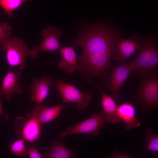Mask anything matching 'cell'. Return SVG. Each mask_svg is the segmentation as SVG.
<instances>
[{"instance_id": "3957f363", "label": "cell", "mask_w": 158, "mask_h": 158, "mask_svg": "<svg viewBox=\"0 0 158 158\" xmlns=\"http://www.w3.org/2000/svg\"><path fill=\"white\" fill-rule=\"evenodd\" d=\"M140 51L136 57L128 63L133 71L138 69L151 71L158 64V48L157 39L145 36L140 38Z\"/></svg>"}, {"instance_id": "8992f818", "label": "cell", "mask_w": 158, "mask_h": 158, "mask_svg": "<svg viewBox=\"0 0 158 158\" xmlns=\"http://www.w3.org/2000/svg\"><path fill=\"white\" fill-rule=\"evenodd\" d=\"M15 131L18 138L27 143H32L40 138V123L31 114L19 116L14 120Z\"/></svg>"}, {"instance_id": "603a6c76", "label": "cell", "mask_w": 158, "mask_h": 158, "mask_svg": "<svg viewBox=\"0 0 158 158\" xmlns=\"http://www.w3.org/2000/svg\"><path fill=\"white\" fill-rule=\"evenodd\" d=\"M110 158H129L130 157L123 154L119 152L116 148H115L109 157Z\"/></svg>"}, {"instance_id": "277c9868", "label": "cell", "mask_w": 158, "mask_h": 158, "mask_svg": "<svg viewBox=\"0 0 158 158\" xmlns=\"http://www.w3.org/2000/svg\"><path fill=\"white\" fill-rule=\"evenodd\" d=\"M105 114L103 111L91 114L90 117L78 123L68 127L59 134L58 138H63L69 135L86 134L96 137L101 134L105 126Z\"/></svg>"}, {"instance_id": "ffe728a7", "label": "cell", "mask_w": 158, "mask_h": 158, "mask_svg": "<svg viewBox=\"0 0 158 158\" xmlns=\"http://www.w3.org/2000/svg\"><path fill=\"white\" fill-rule=\"evenodd\" d=\"M25 141L18 138L9 144L8 148L12 154L18 157H23L27 154V149Z\"/></svg>"}, {"instance_id": "e0dca14e", "label": "cell", "mask_w": 158, "mask_h": 158, "mask_svg": "<svg viewBox=\"0 0 158 158\" xmlns=\"http://www.w3.org/2000/svg\"><path fill=\"white\" fill-rule=\"evenodd\" d=\"M76 155L67 147L63 143L58 140L51 141L50 147L46 150L43 156L46 158H73Z\"/></svg>"}, {"instance_id": "ba28073f", "label": "cell", "mask_w": 158, "mask_h": 158, "mask_svg": "<svg viewBox=\"0 0 158 158\" xmlns=\"http://www.w3.org/2000/svg\"><path fill=\"white\" fill-rule=\"evenodd\" d=\"M61 30L56 27L49 24L47 28L41 32L44 37L39 44L33 46L32 49L29 50L28 56L32 59H36L38 55L43 52L58 50L61 46L58 38L61 35Z\"/></svg>"}, {"instance_id": "ac0fdd59", "label": "cell", "mask_w": 158, "mask_h": 158, "mask_svg": "<svg viewBox=\"0 0 158 158\" xmlns=\"http://www.w3.org/2000/svg\"><path fill=\"white\" fill-rule=\"evenodd\" d=\"M151 128H148L145 131V141L147 146L145 151H149L154 154L158 152V135L152 133Z\"/></svg>"}, {"instance_id": "7402d4cb", "label": "cell", "mask_w": 158, "mask_h": 158, "mask_svg": "<svg viewBox=\"0 0 158 158\" xmlns=\"http://www.w3.org/2000/svg\"><path fill=\"white\" fill-rule=\"evenodd\" d=\"M27 154L30 158H43L42 156L34 145L28 143Z\"/></svg>"}, {"instance_id": "7c38bea8", "label": "cell", "mask_w": 158, "mask_h": 158, "mask_svg": "<svg viewBox=\"0 0 158 158\" xmlns=\"http://www.w3.org/2000/svg\"><path fill=\"white\" fill-rule=\"evenodd\" d=\"M21 75L20 70L16 72L7 73L3 79L1 86H0V97L4 96L5 99L10 100L15 94L20 93L22 90L18 80Z\"/></svg>"}, {"instance_id": "9c48e42d", "label": "cell", "mask_w": 158, "mask_h": 158, "mask_svg": "<svg viewBox=\"0 0 158 158\" xmlns=\"http://www.w3.org/2000/svg\"><path fill=\"white\" fill-rule=\"evenodd\" d=\"M132 71L128 63L125 62L113 69L106 84L111 91V97L115 101L118 100L121 88Z\"/></svg>"}, {"instance_id": "30bf717a", "label": "cell", "mask_w": 158, "mask_h": 158, "mask_svg": "<svg viewBox=\"0 0 158 158\" xmlns=\"http://www.w3.org/2000/svg\"><path fill=\"white\" fill-rule=\"evenodd\" d=\"M140 38L135 35L132 38H120L114 47L111 57L114 59L125 62L140 47Z\"/></svg>"}, {"instance_id": "cb8c5ba5", "label": "cell", "mask_w": 158, "mask_h": 158, "mask_svg": "<svg viewBox=\"0 0 158 158\" xmlns=\"http://www.w3.org/2000/svg\"><path fill=\"white\" fill-rule=\"evenodd\" d=\"M3 99L0 97V117L5 121H8L9 119V115L4 111L2 106Z\"/></svg>"}, {"instance_id": "6da1fadb", "label": "cell", "mask_w": 158, "mask_h": 158, "mask_svg": "<svg viewBox=\"0 0 158 158\" xmlns=\"http://www.w3.org/2000/svg\"><path fill=\"white\" fill-rule=\"evenodd\" d=\"M121 37V33L119 30L100 22L84 29L73 45L80 46L82 55H86L113 50Z\"/></svg>"}, {"instance_id": "44dd1931", "label": "cell", "mask_w": 158, "mask_h": 158, "mask_svg": "<svg viewBox=\"0 0 158 158\" xmlns=\"http://www.w3.org/2000/svg\"><path fill=\"white\" fill-rule=\"evenodd\" d=\"M12 30L9 23H0V44L6 42L11 37Z\"/></svg>"}, {"instance_id": "9a60e30c", "label": "cell", "mask_w": 158, "mask_h": 158, "mask_svg": "<svg viewBox=\"0 0 158 158\" xmlns=\"http://www.w3.org/2000/svg\"><path fill=\"white\" fill-rule=\"evenodd\" d=\"M61 60L58 63V67L71 74L75 71H79V66L77 63L75 52L72 46L63 47L59 50Z\"/></svg>"}, {"instance_id": "5b68a950", "label": "cell", "mask_w": 158, "mask_h": 158, "mask_svg": "<svg viewBox=\"0 0 158 158\" xmlns=\"http://www.w3.org/2000/svg\"><path fill=\"white\" fill-rule=\"evenodd\" d=\"M1 49L6 53V59L10 66L19 67L20 71L25 67V59L29 51L28 46L22 39L11 37L1 44Z\"/></svg>"}, {"instance_id": "5bb4252c", "label": "cell", "mask_w": 158, "mask_h": 158, "mask_svg": "<svg viewBox=\"0 0 158 158\" xmlns=\"http://www.w3.org/2000/svg\"><path fill=\"white\" fill-rule=\"evenodd\" d=\"M118 115L125 122L124 127L128 130L140 126V123L135 116V110L132 104L125 102L117 107Z\"/></svg>"}, {"instance_id": "52a82bcc", "label": "cell", "mask_w": 158, "mask_h": 158, "mask_svg": "<svg viewBox=\"0 0 158 158\" xmlns=\"http://www.w3.org/2000/svg\"><path fill=\"white\" fill-rule=\"evenodd\" d=\"M55 85L64 103H74L77 108L80 110H83L90 105L92 97L91 92H81L75 86L66 83L60 79L55 81Z\"/></svg>"}, {"instance_id": "7a4b0ae2", "label": "cell", "mask_w": 158, "mask_h": 158, "mask_svg": "<svg viewBox=\"0 0 158 158\" xmlns=\"http://www.w3.org/2000/svg\"><path fill=\"white\" fill-rule=\"evenodd\" d=\"M136 71L140 82L135 94L131 96V99L142 107L144 113L149 114L158 109V71L156 69Z\"/></svg>"}, {"instance_id": "2e32d148", "label": "cell", "mask_w": 158, "mask_h": 158, "mask_svg": "<svg viewBox=\"0 0 158 158\" xmlns=\"http://www.w3.org/2000/svg\"><path fill=\"white\" fill-rule=\"evenodd\" d=\"M101 102L105 123H116L122 120L119 117L117 111V107L115 100L111 97L102 91L101 93Z\"/></svg>"}, {"instance_id": "d6986e66", "label": "cell", "mask_w": 158, "mask_h": 158, "mask_svg": "<svg viewBox=\"0 0 158 158\" xmlns=\"http://www.w3.org/2000/svg\"><path fill=\"white\" fill-rule=\"evenodd\" d=\"M30 0H0V6L9 17H13L12 12L24 3Z\"/></svg>"}, {"instance_id": "4fadbf2b", "label": "cell", "mask_w": 158, "mask_h": 158, "mask_svg": "<svg viewBox=\"0 0 158 158\" xmlns=\"http://www.w3.org/2000/svg\"><path fill=\"white\" fill-rule=\"evenodd\" d=\"M62 104L49 107L45 105H39L32 111L31 114L40 123H45L56 118L64 107Z\"/></svg>"}, {"instance_id": "8fae6325", "label": "cell", "mask_w": 158, "mask_h": 158, "mask_svg": "<svg viewBox=\"0 0 158 158\" xmlns=\"http://www.w3.org/2000/svg\"><path fill=\"white\" fill-rule=\"evenodd\" d=\"M52 84L51 77L46 76L44 72L39 79L34 78L29 86L31 101L37 104L42 102L48 95L49 88Z\"/></svg>"}]
</instances>
